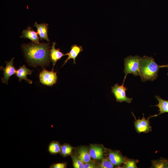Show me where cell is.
<instances>
[{
    "label": "cell",
    "instance_id": "obj_4",
    "mask_svg": "<svg viewBox=\"0 0 168 168\" xmlns=\"http://www.w3.org/2000/svg\"><path fill=\"white\" fill-rule=\"evenodd\" d=\"M123 83L121 85L116 83L111 87V92L113 94L117 102L122 103L125 102L130 103L133 100L132 98L128 97L126 95V91L127 88Z\"/></svg>",
    "mask_w": 168,
    "mask_h": 168
},
{
    "label": "cell",
    "instance_id": "obj_11",
    "mask_svg": "<svg viewBox=\"0 0 168 168\" xmlns=\"http://www.w3.org/2000/svg\"><path fill=\"white\" fill-rule=\"evenodd\" d=\"M83 48L81 46L77 45L76 44H73L71 46V49L69 52L65 54L68 55L67 58L65 60L62 66L64 65L70 59L73 60V63L76 64L75 59L80 52L83 51Z\"/></svg>",
    "mask_w": 168,
    "mask_h": 168
},
{
    "label": "cell",
    "instance_id": "obj_13",
    "mask_svg": "<svg viewBox=\"0 0 168 168\" xmlns=\"http://www.w3.org/2000/svg\"><path fill=\"white\" fill-rule=\"evenodd\" d=\"M48 24L45 23L38 24L36 22L35 23L34 26L37 28V33L41 40L44 39L49 41L48 35Z\"/></svg>",
    "mask_w": 168,
    "mask_h": 168
},
{
    "label": "cell",
    "instance_id": "obj_10",
    "mask_svg": "<svg viewBox=\"0 0 168 168\" xmlns=\"http://www.w3.org/2000/svg\"><path fill=\"white\" fill-rule=\"evenodd\" d=\"M56 44L55 42H53L51 49L49 51V58L53 63L52 71L53 70L54 67L57 61L65 55V54L60 51L59 48L56 49L55 48Z\"/></svg>",
    "mask_w": 168,
    "mask_h": 168
},
{
    "label": "cell",
    "instance_id": "obj_17",
    "mask_svg": "<svg viewBox=\"0 0 168 168\" xmlns=\"http://www.w3.org/2000/svg\"><path fill=\"white\" fill-rule=\"evenodd\" d=\"M61 145L58 141H53L49 143L48 151L51 155H55L60 153Z\"/></svg>",
    "mask_w": 168,
    "mask_h": 168
},
{
    "label": "cell",
    "instance_id": "obj_24",
    "mask_svg": "<svg viewBox=\"0 0 168 168\" xmlns=\"http://www.w3.org/2000/svg\"><path fill=\"white\" fill-rule=\"evenodd\" d=\"M97 168L95 163L94 162L91 161L85 163L84 165V168Z\"/></svg>",
    "mask_w": 168,
    "mask_h": 168
},
{
    "label": "cell",
    "instance_id": "obj_2",
    "mask_svg": "<svg viewBox=\"0 0 168 168\" xmlns=\"http://www.w3.org/2000/svg\"><path fill=\"white\" fill-rule=\"evenodd\" d=\"M162 67H164V65H158L152 57L143 56L141 58L139 65V76L142 81H153L156 79L160 68Z\"/></svg>",
    "mask_w": 168,
    "mask_h": 168
},
{
    "label": "cell",
    "instance_id": "obj_15",
    "mask_svg": "<svg viewBox=\"0 0 168 168\" xmlns=\"http://www.w3.org/2000/svg\"><path fill=\"white\" fill-rule=\"evenodd\" d=\"M155 98L158 102V103L154 106H157L159 108V114L153 115L150 116L152 117H157L159 115L165 113H168V100L161 98L158 96H156Z\"/></svg>",
    "mask_w": 168,
    "mask_h": 168
},
{
    "label": "cell",
    "instance_id": "obj_3",
    "mask_svg": "<svg viewBox=\"0 0 168 168\" xmlns=\"http://www.w3.org/2000/svg\"><path fill=\"white\" fill-rule=\"evenodd\" d=\"M142 57L138 55H130L124 59V69L125 76L123 83H124L127 75L132 74L134 76L139 75V65Z\"/></svg>",
    "mask_w": 168,
    "mask_h": 168
},
{
    "label": "cell",
    "instance_id": "obj_20",
    "mask_svg": "<svg viewBox=\"0 0 168 168\" xmlns=\"http://www.w3.org/2000/svg\"><path fill=\"white\" fill-rule=\"evenodd\" d=\"M73 165L74 168H84V163L80 160L76 152L71 155Z\"/></svg>",
    "mask_w": 168,
    "mask_h": 168
},
{
    "label": "cell",
    "instance_id": "obj_7",
    "mask_svg": "<svg viewBox=\"0 0 168 168\" xmlns=\"http://www.w3.org/2000/svg\"><path fill=\"white\" fill-rule=\"evenodd\" d=\"M14 59V58H13L10 61H6V66L5 68L2 66L0 67V70L3 71V77L2 79V81L7 84L9 78L16 73V71L13 64Z\"/></svg>",
    "mask_w": 168,
    "mask_h": 168
},
{
    "label": "cell",
    "instance_id": "obj_16",
    "mask_svg": "<svg viewBox=\"0 0 168 168\" xmlns=\"http://www.w3.org/2000/svg\"><path fill=\"white\" fill-rule=\"evenodd\" d=\"M77 153L80 160L84 163L91 161L89 150L86 147L82 146L79 147Z\"/></svg>",
    "mask_w": 168,
    "mask_h": 168
},
{
    "label": "cell",
    "instance_id": "obj_25",
    "mask_svg": "<svg viewBox=\"0 0 168 168\" xmlns=\"http://www.w3.org/2000/svg\"><path fill=\"white\" fill-rule=\"evenodd\" d=\"M167 67L168 68V64L166 65Z\"/></svg>",
    "mask_w": 168,
    "mask_h": 168
},
{
    "label": "cell",
    "instance_id": "obj_14",
    "mask_svg": "<svg viewBox=\"0 0 168 168\" xmlns=\"http://www.w3.org/2000/svg\"><path fill=\"white\" fill-rule=\"evenodd\" d=\"M38 35L37 32L32 30L30 27L28 26L27 29L22 31V35L20 37L29 39L34 43L39 44V39Z\"/></svg>",
    "mask_w": 168,
    "mask_h": 168
},
{
    "label": "cell",
    "instance_id": "obj_22",
    "mask_svg": "<svg viewBox=\"0 0 168 168\" xmlns=\"http://www.w3.org/2000/svg\"><path fill=\"white\" fill-rule=\"evenodd\" d=\"M99 164V167L101 168H113L114 166L108 158H103Z\"/></svg>",
    "mask_w": 168,
    "mask_h": 168
},
{
    "label": "cell",
    "instance_id": "obj_5",
    "mask_svg": "<svg viewBox=\"0 0 168 168\" xmlns=\"http://www.w3.org/2000/svg\"><path fill=\"white\" fill-rule=\"evenodd\" d=\"M133 116L135 119L134 122V126L136 132L138 133H148L152 131V127L150 125L149 119L151 118L150 116L146 119L144 114H143V117L141 119L139 118L137 119L134 114L132 112Z\"/></svg>",
    "mask_w": 168,
    "mask_h": 168
},
{
    "label": "cell",
    "instance_id": "obj_19",
    "mask_svg": "<svg viewBox=\"0 0 168 168\" xmlns=\"http://www.w3.org/2000/svg\"><path fill=\"white\" fill-rule=\"evenodd\" d=\"M74 147L70 144L66 143L61 145L60 155L63 157L71 155Z\"/></svg>",
    "mask_w": 168,
    "mask_h": 168
},
{
    "label": "cell",
    "instance_id": "obj_12",
    "mask_svg": "<svg viewBox=\"0 0 168 168\" xmlns=\"http://www.w3.org/2000/svg\"><path fill=\"white\" fill-rule=\"evenodd\" d=\"M32 70L27 68L25 65L21 66L16 71V75L19 79V81L20 82L22 79L25 80L29 84L32 83L31 80L28 79L27 77V75H31Z\"/></svg>",
    "mask_w": 168,
    "mask_h": 168
},
{
    "label": "cell",
    "instance_id": "obj_6",
    "mask_svg": "<svg viewBox=\"0 0 168 168\" xmlns=\"http://www.w3.org/2000/svg\"><path fill=\"white\" fill-rule=\"evenodd\" d=\"M40 82L42 84L50 86L56 83L57 80V73L44 69L40 73Z\"/></svg>",
    "mask_w": 168,
    "mask_h": 168
},
{
    "label": "cell",
    "instance_id": "obj_21",
    "mask_svg": "<svg viewBox=\"0 0 168 168\" xmlns=\"http://www.w3.org/2000/svg\"><path fill=\"white\" fill-rule=\"evenodd\" d=\"M139 162L138 160L128 159L127 158L124 163L123 168H137V164Z\"/></svg>",
    "mask_w": 168,
    "mask_h": 168
},
{
    "label": "cell",
    "instance_id": "obj_26",
    "mask_svg": "<svg viewBox=\"0 0 168 168\" xmlns=\"http://www.w3.org/2000/svg\"><path fill=\"white\" fill-rule=\"evenodd\" d=\"M167 75H168V73H167Z\"/></svg>",
    "mask_w": 168,
    "mask_h": 168
},
{
    "label": "cell",
    "instance_id": "obj_23",
    "mask_svg": "<svg viewBox=\"0 0 168 168\" xmlns=\"http://www.w3.org/2000/svg\"><path fill=\"white\" fill-rule=\"evenodd\" d=\"M67 163L66 162L53 163L51 165L50 168H65L67 167Z\"/></svg>",
    "mask_w": 168,
    "mask_h": 168
},
{
    "label": "cell",
    "instance_id": "obj_1",
    "mask_svg": "<svg viewBox=\"0 0 168 168\" xmlns=\"http://www.w3.org/2000/svg\"><path fill=\"white\" fill-rule=\"evenodd\" d=\"M49 43H32L22 47L28 61L33 65H43L49 60Z\"/></svg>",
    "mask_w": 168,
    "mask_h": 168
},
{
    "label": "cell",
    "instance_id": "obj_9",
    "mask_svg": "<svg viewBox=\"0 0 168 168\" xmlns=\"http://www.w3.org/2000/svg\"><path fill=\"white\" fill-rule=\"evenodd\" d=\"M89 152L91 158L96 160H100L103 158L105 149L103 147L99 145L91 144Z\"/></svg>",
    "mask_w": 168,
    "mask_h": 168
},
{
    "label": "cell",
    "instance_id": "obj_18",
    "mask_svg": "<svg viewBox=\"0 0 168 168\" xmlns=\"http://www.w3.org/2000/svg\"><path fill=\"white\" fill-rule=\"evenodd\" d=\"M152 168H168V160L161 158L151 161Z\"/></svg>",
    "mask_w": 168,
    "mask_h": 168
},
{
    "label": "cell",
    "instance_id": "obj_8",
    "mask_svg": "<svg viewBox=\"0 0 168 168\" xmlns=\"http://www.w3.org/2000/svg\"><path fill=\"white\" fill-rule=\"evenodd\" d=\"M107 158L114 165L116 166H120L124 164L127 158L119 151L112 150L108 151Z\"/></svg>",
    "mask_w": 168,
    "mask_h": 168
}]
</instances>
